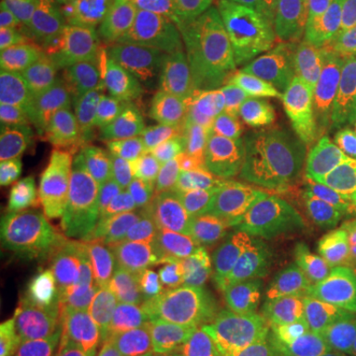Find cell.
Masks as SVG:
<instances>
[{
	"instance_id": "obj_1",
	"label": "cell",
	"mask_w": 356,
	"mask_h": 356,
	"mask_svg": "<svg viewBox=\"0 0 356 356\" xmlns=\"http://www.w3.org/2000/svg\"><path fill=\"white\" fill-rule=\"evenodd\" d=\"M86 102L117 137L200 117V81L191 56L133 50L115 74L86 89Z\"/></svg>"
},
{
	"instance_id": "obj_2",
	"label": "cell",
	"mask_w": 356,
	"mask_h": 356,
	"mask_svg": "<svg viewBox=\"0 0 356 356\" xmlns=\"http://www.w3.org/2000/svg\"><path fill=\"white\" fill-rule=\"evenodd\" d=\"M236 86L283 89L343 107L356 102V54L325 30L275 20L264 56Z\"/></svg>"
},
{
	"instance_id": "obj_3",
	"label": "cell",
	"mask_w": 356,
	"mask_h": 356,
	"mask_svg": "<svg viewBox=\"0 0 356 356\" xmlns=\"http://www.w3.org/2000/svg\"><path fill=\"white\" fill-rule=\"evenodd\" d=\"M212 105L220 117L295 175H309L311 165L318 163L323 129L331 111L325 102L283 89L232 86Z\"/></svg>"
},
{
	"instance_id": "obj_4",
	"label": "cell",
	"mask_w": 356,
	"mask_h": 356,
	"mask_svg": "<svg viewBox=\"0 0 356 356\" xmlns=\"http://www.w3.org/2000/svg\"><path fill=\"white\" fill-rule=\"evenodd\" d=\"M143 202L145 192L125 156L115 159L95 180L67 192L56 232L77 269L88 271L107 229L123 218L140 216Z\"/></svg>"
},
{
	"instance_id": "obj_5",
	"label": "cell",
	"mask_w": 356,
	"mask_h": 356,
	"mask_svg": "<svg viewBox=\"0 0 356 356\" xmlns=\"http://www.w3.org/2000/svg\"><path fill=\"white\" fill-rule=\"evenodd\" d=\"M202 127L208 168L222 192L261 206L285 191L283 166L264 147L220 117L212 103Z\"/></svg>"
},
{
	"instance_id": "obj_6",
	"label": "cell",
	"mask_w": 356,
	"mask_h": 356,
	"mask_svg": "<svg viewBox=\"0 0 356 356\" xmlns=\"http://www.w3.org/2000/svg\"><path fill=\"white\" fill-rule=\"evenodd\" d=\"M135 50L121 14L107 0H74L56 60L65 74L93 88L115 74Z\"/></svg>"
},
{
	"instance_id": "obj_7",
	"label": "cell",
	"mask_w": 356,
	"mask_h": 356,
	"mask_svg": "<svg viewBox=\"0 0 356 356\" xmlns=\"http://www.w3.org/2000/svg\"><path fill=\"white\" fill-rule=\"evenodd\" d=\"M125 159L145 192V202L182 180L210 175L202 111L192 121H172L129 137Z\"/></svg>"
},
{
	"instance_id": "obj_8",
	"label": "cell",
	"mask_w": 356,
	"mask_h": 356,
	"mask_svg": "<svg viewBox=\"0 0 356 356\" xmlns=\"http://www.w3.org/2000/svg\"><path fill=\"white\" fill-rule=\"evenodd\" d=\"M275 16L261 0H228L198 51V72L214 88H232L264 56Z\"/></svg>"
},
{
	"instance_id": "obj_9",
	"label": "cell",
	"mask_w": 356,
	"mask_h": 356,
	"mask_svg": "<svg viewBox=\"0 0 356 356\" xmlns=\"http://www.w3.org/2000/svg\"><path fill=\"white\" fill-rule=\"evenodd\" d=\"M88 273L115 299L166 295L153 232L139 216L123 218L107 229Z\"/></svg>"
},
{
	"instance_id": "obj_10",
	"label": "cell",
	"mask_w": 356,
	"mask_h": 356,
	"mask_svg": "<svg viewBox=\"0 0 356 356\" xmlns=\"http://www.w3.org/2000/svg\"><path fill=\"white\" fill-rule=\"evenodd\" d=\"M228 0H137L121 14L135 50L191 56L202 48Z\"/></svg>"
},
{
	"instance_id": "obj_11",
	"label": "cell",
	"mask_w": 356,
	"mask_h": 356,
	"mask_svg": "<svg viewBox=\"0 0 356 356\" xmlns=\"http://www.w3.org/2000/svg\"><path fill=\"white\" fill-rule=\"evenodd\" d=\"M291 257L287 236L267 208L257 206L228 242L200 257L202 275L212 283L277 273Z\"/></svg>"
},
{
	"instance_id": "obj_12",
	"label": "cell",
	"mask_w": 356,
	"mask_h": 356,
	"mask_svg": "<svg viewBox=\"0 0 356 356\" xmlns=\"http://www.w3.org/2000/svg\"><path fill=\"white\" fill-rule=\"evenodd\" d=\"M67 188L46 151L36 145L2 139L0 145V204L48 218L54 228L62 214Z\"/></svg>"
},
{
	"instance_id": "obj_13",
	"label": "cell",
	"mask_w": 356,
	"mask_h": 356,
	"mask_svg": "<svg viewBox=\"0 0 356 356\" xmlns=\"http://www.w3.org/2000/svg\"><path fill=\"white\" fill-rule=\"evenodd\" d=\"M208 175L182 180L165 192L147 200L149 228L161 259L163 287L168 293L172 285L186 277L188 255L192 254L194 214L206 188Z\"/></svg>"
},
{
	"instance_id": "obj_14",
	"label": "cell",
	"mask_w": 356,
	"mask_h": 356,
	"mask_svg": "<svg viewBox=\"0 0 356 356\" xmlns=\"http://www.w3.org/2000/svg\"><path fill=\"white\" fill-rule=\"evenodd\" d=\"M64 259L58 250L2 252L0 318L38 317L64 283Z\"/></svg>"
},
{
	"instance_id": "obj_15",
	"label": "cell",
	"mask_w": 356,
	"mask_h": 356,
	"mask_svg": "<svg viewBox=\"0 0 356 356\" xmlns=\"http://www.w3.org/2000/svg\"><path fill=\"white\" fill-rule=\"evenodd\" d=\"M115 139L117 135L111 127L88 105L42 149L67 192H72L95 180L111 166Z\"/></svg>"
},
{
	"instance_id": "obj_16",
	"label": "cell",
	"mask_w": 356,
	"mask_h": 356,
	"mask_svg": "<svg viewBox=\"0 0 356 356\" xmlns=\"http://www.w3.org/2000/svg\"><path fill=\"white\" fill-rule=\"evenodd\" d=\"M88 107L76 91L48 86L24 91L0 105L2 139L44 147Z\"/></svg>"
},
{
	"instance_id": "obj_17",
	"label": "cell",
	"mask_w": 356,
	"mask_h": 356,
	"mask_svg": "<svg viewBox=\"0 0 356 356\" xmlns=\"http://www.w3.org/2000/svg\"><path fill=\"white\" fill-rule=\"evenodd\" d=\"M299 232L317 248L356 252V192L317 180L303 200Z\"/></svg>"
},
{
	"instance_id": "obj_18",
	"label": "cell",
	"mask_w": 356,
	"mask_h": 356,
	"mask_svg": "<svg viewBox=\"0 0 356 356\" xmlns=\"http://www.w3.org/2000/svg\"><path fill=\"white\" fill-rule=\"evenodd\" d=\"M159 307L184 355L222 356V315L206 297L191 291H168Z\"/></svg>"
},
{
	"instance_id": "obj_19",
	"label": "cell",
	"mask_w": 356,
	"mask_h": 356,
	"mask_svg": "<svg viewBox=\"0 0 356 356\" xmlns=\"http://www.w3.org/2000/svg\"><path fill=\"white\" fill-rule=\"evenodd\" d=\"M318 180L356 192V102L331 107L323 129Z\"/></svg>"
},
{
	"instance_id": "obj_20",
	"label": "cell",
	"mask_w": 356,
	"mask_h": 356,
	"mask_svg": "<svg viewBox=\"0 0 356 356\" xmlns=\"http://www.w3.org/2000/svg\"><path fill=\"white\" fill-rule=\"evenodd\" d=\"M145 311L140 303L111 297L81 356H143Z\"/></svg>"
},
{
	"instance_id": "obj_21",
	"label": "cell",
	"mask_w": 356,
	"mask_h": 356,
	"mask_svg": "<svg viewBox=\"0 0 356 356\" xmlns=\"http://www.w3.org/2000/svg\"><path fill=\"white\" fill-rule=\"evenodd\" d=\"M212 289L216 293L220 307L242 317L254 318L261 325L293 305L281 271L259 277L218 281L212 283Z\"/></svg>"
},
{
	"instance_id": "obj_22",
	"label": "cell",
	"mask_w": 356,
	"mask_h": 356,
	"mask_svg": "<svg viewBox=\"0 0 356 356\" xmlns=\"http://www.w3.org/2000/svg\"><path fill=\"white\" fill-rule=\"evenodd\" d=\"M255 208L257 204L243 202L226 192H204L194 214L192 254L204 257L216 252L242 228Z\"/></svg>"
},
{
	"instance_id": "obj_23",
	"label": "cell",
	"mask_w": 356,
	"mask_h": 356,
	"mask_svg": "<svg viewBox=\"0 0 356 356\" xmlns=\"http://www.w3.org/2000/svg\"><path fill=\"white\" fill-rule=\"evenodd\" d=\"M356 271V252L317 248L313 252L291 255L281 267L293 305H301L327 283Z\"/></svg>"
},
{
	"instance_id": "obj_24",
	"label": "cell",
	"mask_w": 356,
	"mask_h": 356,
	"mask_svg": "<svg viewBox=\"0 0 356 356\" xmlns=\"http://www.w3.org/2000/svg\"><path fill=\"white\" fill-rule=\"evenodd\" d=\"M267 353L273 356H315L323 327L303 305H289L261 325Z\"/></svg>"
},
{
	"instance_id": "obj_25",
	"label": "cell",
	"mask_w": 356,
	"mask_h": 356,
	"mask_svg": "<svg viewBox=\"0 0 356 356\" xmlns=\"http://www.w3.org/2000/svg\"><path fill=\"white\" fill-rule=\"evenodd\" d=\"M275 20L325 30L355 51V36L348 24L344 0H266Z\"/></svg>"
},
{
	"instance_id": "obj_26",
	"label": "cell",
	"mask_w": 356,
	"mask_h": 356,
	"mask_svg": "<svg viewBox=\"0 0 356 356\" xmlns=\"http://www.w3.org/2000/svg\"><path fill=\"white\" fill-rule=\"evenodd\" d=\"M4 4L34 34L44 50L58 54L72 18L74 0H4Z\"/></svg>"
},
{
	"instance_id": "obj_27",
	"label": "cell",
	"mask_w": 356,
	"mask_h": 356,
	"mask_svg": "<svg viewBox=\"0 0 356 356\" xmlns=\"http://www.w3.org/2000/svg\"><path fill=\"white\" fill-rule=\"evenodd\" d=\"M0 242L2 252L58 250L62 245L48 218L14 208H0Z\"/></svg>"
},
{
	"instance_id": "obj_28",
	"label": "cell",
	"mask_w": 356,
	"mask_h": 356,
	"mask_svg": "<svg viewBox=\"0 0 356 356\" xmlns=\"http://www.w3.org/2000/svg\"><path fill=\"white\" fill-rule=\"evenodd\" d=\"M323 329L356 313V271L327 283L301 303Z\"/></svg>"
},
{
	"instance_id": "obj_29",
	"label": "cell",
	"mask_w": 356,
	"mask_h": 356,
	"mask_svg": "<svg viewBox=\"0 0 356 356\" xmlns=\"http://www.w3.org/2000/svg\"><path fill=\"white\" fill-rule=\"evenodd\" d=\"M220 315H222V355L269 356L261 323L242 317L224 307H220Z\"/></svg>"
},
{
	"instance_id": "obj_30",
	"label": "cell",
	"mask_w": 356,
	"mask_h": 356,
	"mask_svg": "<svg viewBox=\"0 0 356 356\" xmlns=\"http://www.w3.org/2000/svg\"><path fill=\"white\" fill-rule=\"evenodd\" d=\"M58 86L50 72L30 56L0 58V99H10L24 91Z\"/></svg>"
},
{
	"instance_id": "obj_31",
	"label": "cell",
	"mask_w": 356,
	"mask_h": 356,
	"mask_svg": "<svg viewBox=\"0 0 356 356\" xmlns=\"http://www.w3.org/2000/svg\"><path fill=\"white\" fill-rule=\"evenodd\" d=\"M44 327L38 317L6 321L0 327V356H38Z\"/></svg>"
},
{
	"instance_id": "obj_32",
	"label": "cell",
	"mask_w": 356,
	"mask_h": 356,
	"mask_svg": "<svg viewBox=\"0 0 356 356\" xmlns=\"http://www.w3.org/2000/svg\"><path fill=\"white\" fill-rule=\"evenodd\" d=\"M44 50L34 34L26 28L18 16L2 2L0 10V58L4 56H30Z\"/></svg>"
},
{
	"instance_id": "obj_33",
	"label": "cell",
	"mask_w": 356,
	"mask_h": 356,
	"mask_svg": "<svg viewBox=\"0 0 356 356\" xmlns=\"http://www.w3.org/2000/svg\"><path fill=\"white\" fill-rule=\"evenodd\" d=\"M315 356H356L355 317L344 318L323 329Z\"/></svg>"
},
{
	"instance_id": "obj_34",
	"label": "cell",
	"mask_w": 356,
	"mask_h": 356,
	"mask_svg": "<svg viewBox=\"0 0 356 356\" xmlns=\"http://www.w3.org/2000/svg\"><path fill=\"white\" fill-rule=\"evenodd\" d=\"M143 356H186L168 331L165 313L161 307L154 309L149 317V323H147Z\"/></svg>"
},
{
	"instance_id": "obj_35",
	"label": "cell",
	"mask_w": 356,
	"mask_h": 356,
	"mask_svg": "<svg viewBox=\"0 0 356 356\" xmlns=\"http://www.w3.org/2000/svg\"><path fill=\"white\" fill-rule=\"evenodd\" d=\"M344 8H346V16H348V24L355 36V54H356V0H344Z\"/></svg>"
},
{
	"instance_id": "obj_36",
	"label": "cell",
	"mask_w": 356,
	"mask_h": 356,
	"mask_svg": "<svg viewBox=\"0 0 356 356\" xmlns=\"http://www.w3.org/2000/svg\"><path fill=\"white\" fill-rule=\"evenodd\" d=\"M111 6H115V8H121V10H125V8H129V6H133L137 0H107Z\"/></svg>"
},
{
	"instance_id": "obj_37",
	"label": "cell",
	"mask_w": 356,
	"mask_h": 356,
	"mask_svg": "<svg viewBox=\"0 0 356 356\" xmlns=\"http://www.w3.org/2000/svg\"><path fill=\"white\" fill-rule=\"evenodd\" d=\"M50 356H67L65 353H56V355H50Z\"/></svg>"
},
{
	"instance_id": "obj_38",
	"label": "cell",
	"mask_w": 356,
	"mask_h": 356,
	"mask_svg": "<svg viewBox=\"0 0 356 356\" xmlns=\"http://www.w3.org/2000/svg\"><path fill=\"white\" fill-rule=\"evenodd\" d=\"M353 317H355V321H356V313H355V315H353Z\"/></svg>"
},
{
	"instance_id": "obj_39",
	"label": "cell",
	"mask_w": 356,
	"mask_h": 356,
	"mask_svg": "<svg viewBox=\"0 0 356 356\" xmlns=\"http://www.w3.org/2000/svg\"><path fill=\"white\" fill-rule=\"evenodd\" d=\"M261 2H266V0H261Z\"/></svg>"
},
{
	"instance_id": "obj_40",
	"label": "cell",
	"mask_w": 356,
	"mask_h": 356,
	"mask_svg": "<svg viewBox=\"0 0 356 356\" xmlns=\"http://www.w3.org/2000/svg\"><path fill=\"white\" fill-rule=\"evenodd\" d=\"M269 356H273V355H269Z\"/></svg>"
},
{
	"instance_id": "obj_41",
	"label": "cell",
	"mask_w": 356,
	"mask_h": 356,
	"mask_svg": "<svg viewBox=\"0 0 356 356\" xmlns=\"http://www.w3.org/2000/svg\"><path fill=\"white\" fill-rule=\"evenodd\" d=\"M222 356H224V355H222Z\"/></svg>"
}]
</instances>
